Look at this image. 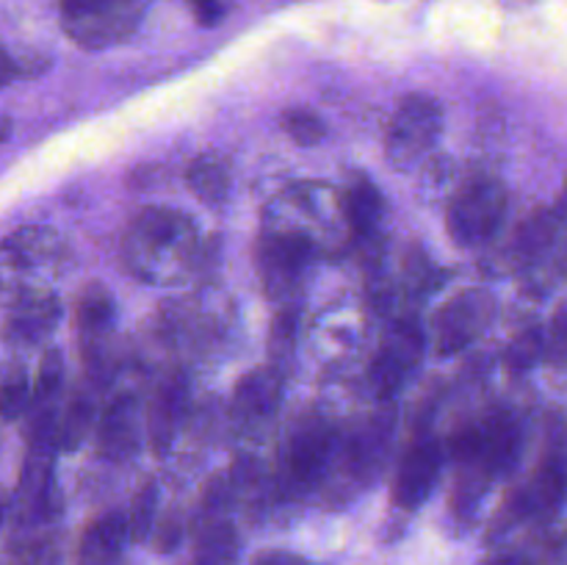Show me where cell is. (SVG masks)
I'll list each match as a JSON object with an SVG mask.
<instances>
[{
	"instance_id": "8",
	"label": "cell",
	"mask_w": 567,
	"mask_h": 565,
	"mask_svg": "<svg viewBox=\"0 0 567 565\" xmlns=\"http://www.w3.org/2000/svg\"><path fill=\"white\" fill-rule=\"evenodd\" d=\"M496 316V299L485 288H468L449 299L435 316V349L441 355H457L476 341Z\"/></svg>"
},
{
	"instance_id": "29",
	"label": "cell",
	"mask_w": 567,
	"mask_h": 565,
	"mask_svg": "<svg viewBox=\"0 0 567 565\" xmlns=\"http://www.w3.org/2000/svg\"><path fill=\"white\" fill-rule=\"evenodd\" d=\"M155 504H158V487L144 485L136 493L127 513V526H131V541H144L155 530Z\"/></svg>"
},
{
	"instance_id": "10",
	"label": "cell",
	"mask_w": 567,
	"mask_h": 565,
	"mask_svg": "<svg viewBox=\"0 0 567 565\" xmlns=\"http://www.w3.org/2000/svg\"><path fill=\"white\" fill-rule=\"evenodd\" d=\"M75 327L81 338L83 360L89 374L97 382H105L109 371V338L114 327V299L100 282H89L75 302Z\"/></svg>"
},
{
	"instance_id": "25",
	"label": "cell",
	"mask_w": 567,
	"mask_h": 565,
	"mask_svg": "<svg viewBox=\"0 0 567 565\" xmlns=\"http://www.w3.org/2000/svg\"><path fill=\"white\" fill-rule=\"evenodd\" d=\"M92 419H94L92 397H86V393H75V397L61 408V415H59L61 452H72V449L86 438L89 427H92Z\"/></svg>"
},
{
	"instance_id": "6",
	"label": "cell",
	"mask_w": 567,
	"mask_h": 565,
	"mask_svg": "<svg viewBox=\"0 0 567 565\" xmlns=\"http://www.w3.org/2000/svg\"><path fill=\"white\" fill-rule=\"evenodd\" d=\"M443 127V109L430 94H408L396 105L391 127H388L385 153L388 161L399 170L419 164L432 147Z\"/></svg>"
},
{
	"instance_id": "16",
	"label": "cell",
	"mask_w": 567,
	"mask_h": 565,
	"mask_svg": "<svg viewBox=\"0 0 567 565\" xmlns=\"http://www.w3.org/2000/svg\"><path fill=\"white\" fill-rule=\"evenodd\" d=\"M97 449L109 460H125L138 449V404L136 399L120 393L111 399L97 424Z\"/></svg>"
},
{
	"instance_id": "33",
	"label": "cell",
	"mask_w": 567,
	"mask_h": 565,
	"mask_svg": "<svg viewBox=\"0 0 567 565\" xmlns=\"http://www.w3.org/2000/svg\"><path fill=\"white\" fill-rule=\"evenodd\" d=\"M17 75H20V66H17V61L11 59L9 50H6L3 44H0V89L9 86V83L14 81Z\"/></svg>"
},
{
	"instance_id": "28",
	"label": "cell",
	"mask_w": 567,
	"mask_h": 565,
	"mask_svg": "<svg viewBox=\"0 0 567 565\" xmlns=\"http://www.w3.org/2000/svg\"><path fill=\"white\" fill-rule=\"evenodd\" d=\"M282 127H286L288 136H291L297 144H302V147H313V144H319L327 133L321 116L310 109L286 111V116H282Z\"/></svg>"
},
{
	"instance_id": "3",
	"label": "cell",
	"mask_w": 567,
	"mask_h": 565,
	"mask_svg": "<svg viewBox=\"0 0 567 565\" xmlns=\"http://www.w3.org/2000/svg\"><path fill=\"white\" fill-rule=\"evenodd\" d=\"M153 0H61L59 14L66 37L83 50L120 44L142 25Z\"/></svg>"
},
{
	"instance_id": "26",
	"label": "cell",
	"mask_w": 567,
	"mask_h": 565,
	"mask_svg": "<svg viewBox=\"0 0 567 565\" xmlns=\"http://www.w3.org/2000/svg\"><path fill=\"white\" fill-rule=\"evenodd\" d=\"M297 332H299V308L293 305H282L277 316L271 319L269 330V358L277 371H282L286 360H291L293 347H297Z\"/></svg>"
},
{
	"instance_id": "23",
	"label": "cell",
	"mask_w": 567,
	"mask_h": 565,
	"mask_svg": "<svg viewBox=\"0 0 567 565\" xmlns=\"http://www.w3.org/2000/svg\"><path fill=\"white\" fill-rule=\"evenodd\" d=\"M563 222L565 219L557 214V208L535 210V214H532L529 219H524V225L515 230V253H518L524 260H532L537 258V255H543L554 244Z\"/></svg>"
},
{
	"instance_id": "22",
	"label": "cell",
	"mask_w": 567,
	"mask_h": 565,
	"mask_svg": "<svg viewBox=\"0 0 567 565\" xmlns=\"http://www.w3.org/2000/svg\"><path fill=\"white\" fill-rule=\"evenodd\" d=\"M188 188L197 194L203 203L216 205L227 197L230 192V166L219 155H199L197 161H192L186 172Z\"/></svg>"
},
{
	"instance_id": "21",
	"label": "cell",
	"mask_w": 567,
	"mask_h": 565,
	"mask_svg": "<svg viewBox=\"0 0 567 565\" xmlns=\"http://www.w3.org/2000/svg\"><path fill=\"white\" fill-rule=\"evenodd\" d=\"M341 210L343 216H347L352 233L365 238L380 227L385 203H382L380 188H377L369 177L354 175L352 181H349L347 192L341 194Z\"/></svg>"
},
{
	"instance_id": "27",
	"label": "cell",
	"mask_w": 567,
	"mask_h": 565,
	"mask_svg": "<svg viewBox=\"0 0 567 565\" xmlns=\"http://www.w3.org/2000/svg\"><path fill=\"white\" fill-rule=\"evenodd\" d=\"M540 358H546V332L537 330V327H526L524 332H518L513 338L504 360H507V366L513 371H526Z\"/></svg>"
},
{
	"instance_id": "1",
	"label": "cell",
	"mask_w": 567,
	"mask_h": 565,
	"mask_svg": "<svg viewBox=\"0 0 567 565\" xmlns=\"http://www.w3.org/2000/svg\"><path fill=\"white\" fill-rule=\"evenodd\" d=\"M197 225L172 208H144L125 242L127 266L144 280H177L197 264Z\"/></svg>"
},
{
	"instance_id": "5",
	"label": "cell",
	"mask_w": 567,
	"mask_h": 565,
	"mask_svg": "<svg viewBox=\"0 0 567 565\" xmlns=\"http://www.w3.org/2000/svg\"><path fill=\"white\" fill-rule=\"evenodd\" d=\"M507 214V188L496 177H474L465 183L446 210V230L460 247H482L502 227Z\"/></svg>"
},
{
	"instance_id": "18",
	"label": "cell",
	"mask_w": 567,
	"mask_h": 565,
	"mask_svg": "<svg viewBox=\"0 0 567 565\" xmlns=\"http://www.w3.org/2000/svg\"><path fill=\"white\" fill-rule=\"evenodd\" d=\"M127 541H131V526H127L125 513L114 510V513L100 515L83 532L81 546H78V565H122Z\"/></svg>"
},
{
	"instance_id": "20",
	"label": "cell",
	"mask_w": 567,
	"mask_h": 565,
	"mask_svg": "<svg viewBox=\"0 0 567 565\" xmlns=\"http://www.w3.org/2000/svg\"><path fill=\"white\" fill-rule=\"evenodd\" d=\"M183 413H186V380L183 377H169L155 391L147 419L150 443H153V449L158 454H164L172 446V441H175V432L181 427Z\"/></svg>"
},
{
	"instance_id": "36",
	"label": "cell",
	"mask_w": 567,
	"mask_h": 565,
	"mask_svg": "<svg viewBox=\"0 0 567 565\" xmlns=\"http://www.w3.org/2000/svg\"><path fill=\"white\" fill-rule=\"evenodd\" d=\"M557 214L567 219V177H565V186H563V197H559V205H557Z\"/></svg>"
},
{
	"instance_id": "2",
	"label": "cell",
	"mask_w": 567,
	"mask_h": 565,
	"mask_svg": "<svg viewBox=\"0 0 567 565\" xmlns=\"http://www.w3.org/2000/svg\"><path fill=\"white\" fill-rule=\"evenodd\" d=\"M64 266V242L50 227H20L0 238V305L14 308L28 299L50 297Z\"/></svg>"
},
{
	"instance_id": "35",
	"label": "cell",
	"mask_w": 567,
	"mask_h": 565,
	"mask_svg": "<svg viewBox=\"0 0 567 565\" xmlns=\"http://www.w3.org/2000/svg\"><path fill=\"white\" fill-rule=\"evenodd\" d=\"M9 133H11V120L9 116H0V144L9 138Z\"/></svg>"
},
{
	"instance_id": "4",
	"label": "cell",
	"mask_w": 567,
	"mask_h": 565,
	"mask_svg": "<svg viewBox=\"0 0 567 565\" xmlns=\"http://www.w3.org/2000/svg\"><path fill=\"white\" fill-rule=\"evenodd\" d=\"M336 452L338 435L321 415L299 419L282 446V491L288 496H305L319 487L332 471Z\"/></svg>"
},
{
	"instance_id": "32",
	"label": "cell",
	"mask_w": 567,
	"mask_h": 565,
	"mask_svg": "<svg viewBox=\"0 0 567 565\" xmlns=\"http://www.w3.org/2000/svg\"><path fill=\"white\" fill-rule=\"evenodd\" d=\"M252 565H316V563H310L308 557H299V554H291V552H266L260 554Z\"/></svg>"
},
{
	"instance_id": "17",
	"label": "cell",
	"mask_w": 567,
	"mask_h": 565,
	"mask_svg": "<svg viewBox=\"0 0 567 565\" xmlns=\"http://www.w3.org/2000/svg\"><path fill=\"white\" fill-rule=\"evenodd\" d=\"M567 496V463L563 458H546L529 485H524L515 496L513 507L520 518L548 515L565 502Z\"/></svg>"
},
{
	"instance_id": "9",
	"label": "cell",
	"mask_w": 567,
	"mask_h": 565,
	"mask_svg": "<svg viewBox=\"0 0 567 565\" xmlns=\"http://www.w3.org/2000/svg\"><path fill=\"white\" fill-rule=\"evenodd\" d=\"M230 502V485L221 480L210 482L197 521V548H194L192 565H236L238 535L233 521L227 518Z\"/></svg>"
},
{
	"instance_id": "24",
	"label": "cell",
	"mask_w": 567,
	"mask_h": 565,
	"mask_svg": "<svg viewBox=\"0 0 567 565\" xmlns=\"http://www.w3.org/2000/svg\"><path fill=\"white\" fill-rule=\"evenodd\" d=\"M33 386L28 380L25 366L11 360L0 369V419L17 421L31 410Z\"/></svg>"
},
{
	"instance_id": "12",
	"label": "cell",
	"mask_w": 567,
	"mask_h": 565,
	"mask_svg": "<svg viewBox=\"0 0 567 565\" xmlns=\"http://www.w3.org/2000/svg\"><path fill=\"white\" fill-rule=\"evenodd\" d=\"M443 469V449L432 435L419 438L404 452L393 482V502L402 510H419L435 491V482Z\"/></svg>"
},
{
	"instance_id": "15",
	"label": "cell",
	"mask_w": 567,
	"mask_h": 565,
	"mask_svg": "<svg viewBox=\"0 0 567 565\" xmlns=\"http://www.w3.org/2000/svg\"><path fill=\"white\" fill-rule=\"evenodd\" d=\"M61 319V305L55 294L39 299H28V302L14 305V308H6L3 327H0V336L9 347L25 349L42 343L50 332L55 330Z\"/></svg>"
},
{
	"instance_id": "14",
	"label": "cell",
	"mask_w": 567,
	"mask_h": 565,
	"mask_svg": "<svg viewBox=\"0 0 567 565\" xmlns=\"http://www.w3.org/2000/svg\"><path fill=\"white\" fill-rule=\"evenodd\" d=\"M6 565H61L59 518L11 515Z\"/></svg>"
},
{
	"instance_id": "31",
	"label": "cell",
	"mask_w": 567,
	"mask_h": 565,
	"mask_svg": "<svg viewBox=\"0 0 567 565\" xmlns=\"http://www.w3.org/2000/svg\"><path fill=\"white\" fill-rule=\"evenodd\" d=\"M186 3L192 9L194 20L203 28L219 25L227 14V0H186Z\"/></svg>"
},
{
	"instance_id": "11",
	"label": "cell",
	"mask_w": 567,
	"mask_h": 565,
	"mask_svg": "<svg viewBox=\"0 0 567 565\" xmlns=\"http://www.w3.org/2000/svg\"><path fill=\"white\" fill-rule=\"evenodd\" d=\"M424 355V332L413 319H399L380 343L371 363V386L382 399H391L408 382Z\"/></svg>"
},
{
	"instance_id": "37",
	"label": "cell",
	"mask_w": 567,
	"mask_h": 565,
	"mask_svg": "<svg viewBox=\"0 0 567 565\" xmlns=\"http://www.w3.org/2000/svg\"><path fill=\"white\" fill-rule=\"evenodd\" d=\"M3 521H6V496L0 493V526H3Z\"/></svg>"
},
{
	"instance_id": "13",
	"label": "cell",
	"mask_w": 567,
	"mask_h": 565,
	"mask_svg": "<svg viewBox=\"0 0 567 565\" xmlns=\"http://www.w3.org/2000/svg\"><path fill=\"white\" fill-rule=\"evenodd\" d=\"M280 391H282V371L275 366L255 369L238 382L236 397H233V421L238 430L258 432L280 410Z\"/></svg>"
},
{
	"instance_id": "7",
	"label": "cell",
	"mask_w": 567,
	"mask_h": 565,
	"mask_svg": "<svg viewBox=\"0 0 567 565\" xmlns=\"http://www.w3.org/2000/svg\"><path fill=\"white\" fill-rule=\"evenodd\" d=\"M313 238L297 227H271L258 242V271L271 299H286L313 260Z\"/></svg>"
},
{
	"instance_id": "34",
	"label": "cell",
	"mask_w": 567,
	"mask_h": 565,
	"mask_svg": "<svg viewBox=\"0 0 567 565\" xmlns=\"http://www.w3.org/2000/svg\"><path fill=\"white\" fill-rule=\"evenodd\" d=\"M482 565H529V563L520 557H496V559H487V563Z\"/></svg>"
},
{
	"instance_id": "30",
	"label": "cell",
	"mask_w": 567,
	"mask_h": 565,
	"mask_svg": "<svg viewBox=\"0 0 567 565\" xmlns=\"http://www.w3.org/2000/svg\"><path fill=\"white\" fill-rule=\"evenodd\" d=\"M546 358L554 366H567V305L557 310L546 336Z\"/></svg>"
},
{
	"instance_id": "19",
	"label": "cell",
	"mask_w": 567,
	"mask_h": 565,
	"mask_svg": "<svg viewBox=\"0 0 567 565\" xmlns=\"http://www.w3.org/2000/svg\"><path fill=\"white\" fill-rule=\"evenodd\" d=\"M476 432H480V463L485 465L487 474H504L513 469L520 452L518 421L509 413H493L476 424Z\"/></svg>"
}]
</instances>
